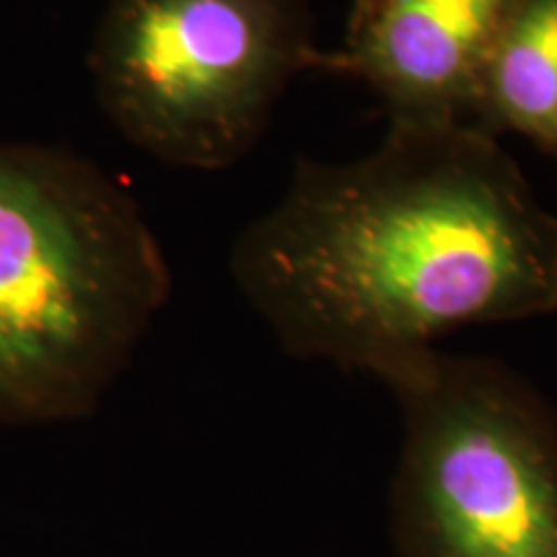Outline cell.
Instances as JSON below:
<instances>
[{"mask_svg": "<svg viewBox=\"0 0 557 557\" xmlns=\"http://www.w3.org/2000/svg\"><path fill=\"white\" fill-rule=\"evenodd\" d=\"M517 3L354 0L329 75L369 86L389 124H470L480 75Z\"/></svg>", "mask_w": 557, "mask_h": 557, "instance_id": "5b68a950", "label": "cell"}, {"mask_svg": "<svg viewBox=\"0 0 557 557\" xmlns=\"http://www.w3.org/2000/svg\"><path fill=\"white\" fill-rule=\"evenodd\" d=\"M230 274L297 359L385 380L470 325L557 310V214L496 137L389 124L351 163L299 158Z\"/></svg>", "mask_w": 557, "mask_h": 557, "instance_id": "6da1fadb", "label": "cell"}, {"mask_svg": "<svg viewBox=\"0 0 557 557\" xmlns=\"http://www.w3.org/2000/svg\"><path fill=\"white\" fill-rule=\"evenodd\" d=\"M171 289L120 178L60 145L0 139V429L96 413Z\"/></svg>", "mask_w": 557, "mask_h": 557, "instance_id": "7a4b0ae2", "label": "cell"}, {"mask_svg": "<svg viewBox=\"0 0 557 557\" xmlns=\"http://www.w3.org/2000/svg\"><path fill=\"white\" fill-rule=\"evenodd\" d=\"M308 0H107L88 50L96 99L148 156L194 171L261 143L302 73H329Z\"/></svg>", "mask_w": 557, "mask_h": 557, "instance_id": "277c9868", "label": "cell"}, {"mask_svg": "<svg viewBox=\"0 0 557 557\" xmlns=\"http://www.w3.org/2000/svg\"><path fill=\"white\" fill-rule=\"evenodd\" d=\"M470 124L557 160V0H519L480 75Z\"/></svg>", "mask_w": 557, "mask_h": 557, "instance_id": "8992f818", "label": "cell"}, {"mask_svg": "<svg viewBox=\"0 0 557 557\" xmlns=\"http://www.w3.org/2000/svg\"><path fill=\"white\" fill-rule=\"evenodd\" d=\"M351 3H354V0H351Z\"/></svg>", "mask_w": 557, "mask_h": 557, "instance_id": "52a82bcc", "label": "cell"}, {"mask_svg": "<svg viewBox=\"0 0 557 557\" xmlns=\"http://www.w3.org/2000/svg\"><path fill=\"white\" fill-rule=\"evenodd\" d=\"M403 418L398 557H557V410L524 374L438 348L382 380Z\"/></svg>", "mask_w": 557, "mask_h": 557, "instance_id": "3957f363", "label": "cell"}]
</instances>
